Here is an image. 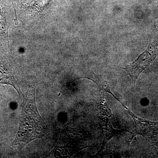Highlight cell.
Here are the masks:
<instances>
[{"mask_svg":"<svg viewBox=\"0 0 158 158\" xmlns=\"http://www.w3.org/2000/svg\"><path fill=\"white\" fill-rule=\"evenodd\" d=\"M96 105L98 118L102 120L110 119L112 113L105 100L104 91L98 89L97 91Z\"/></svg>","mask_w":158,"mask_h":158,"instance_id":"cell-5","label":"cell"},{"mask_svg":"<svg viewBox=\"0 0 158 158\" xmlns=\"http://www.w3.org/2000/svg\"><path fill=\"white\" fill-rule=\"evenodd\" d=\"M8 25L5 12L0 6V31L4 35L8 34Z\"/></svg>","mask_w":158,"mask_h":158,"instance_id":"cell-7","label":"cell"},{"mask_svg":"<svg viewBox=\"0 0 158 158\" xmlns=\"http://www.w3.org/2000/svg\"><path fill=\"white\" fill-rule=\"evenodd\" d=\"M101 122L102 128L103 140L101 147L98 152V155L100 154L103 152L105 149V146L110 139H112L114 136L119 135L123 131V130L120 131V130L114 129L112 126L111 123L110 122V119L102 120V121H101Z\"/></svg>","mask_w":158,"mask_h":158,"instance_id":"cell-6","label":"cell"},{"mask_svg":"<svg viewBox=\"0 0 158 158\" xmlns=\"http://www.w3.org/2000/svg\"><path fill=\"white\" fill-rule=\"evenodd\" d=\"M36 86L29 84L27 92L23 94L19 127L12 146L23 148L29 142L45 135V123L40 117L35 101Z\"/></svg>","mask_w":158,"mask_h":158,"instance_id":"cell-1","label":"cell"},{"mask_svg":"<svg viewBox=\"0 0 158 158\" xmlns=\"http://www.w3.org/2000/svg\"><path fill=\"white\" fill-rule=\"evenodd\" d=\"M81 78H85L90 79L92 81L96 84L98 87V89H99L104 92L110 93L114 98L116 99V100L120 102V104L127 110H128V108L122 103L120 100L118 98L116 97L111 91V89H110V82L105 81L104 79L101 76L97 74L94 73L93 72L89 71L86 73L84 77H82Z\"/></svg>","mask_w":158,"mask_h":158,"instance_id":"cell-4","label":"cell"},{"mask_svg":"<svg viewBox=\"0 0 158 158\" xmlns=\"http://www.w3.org/2000/svg\"><path fill=\"white\" fill-rule=\"evenodd\" d=\"M0 84L12 86L20 96L23 94L11 62L2 55H0Z\"/></svg>","mask_w":158,"mask_h":158,"instance_id":"cell-3","label":"cell"},{"mask_svg":"<svg viewBox=\"0 0 158 158\" xmlns=\"http://www.w3.org/2000/svg\"><path fill=\"white\" fill-rule=\"evenodd\" d=\"M158 56V40H154L144 52L137 59L126 67H121L131 77L133 89L135 88L136 82L141 73L148 67Z\"/></svg>","mask_w":158,"mask_h":158,"instance_id":"cell-2","label":"cell"}]
</instances>
